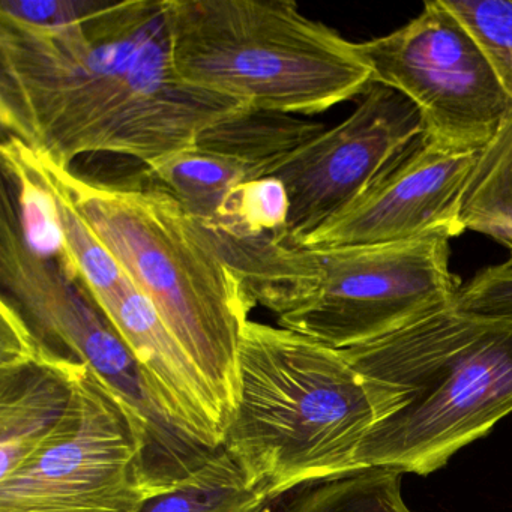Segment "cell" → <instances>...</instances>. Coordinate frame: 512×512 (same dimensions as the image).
Wrapping results in <instances>:
<instances>
[{"label": "cell", "instance_id": "6da1fadb", "mask_svg": "<svg viewBox=\"0 0 512 512\" xmlns=\"http://www.w3.org/2000/svg\"><path fill=\"white\" fill-rule=\"evenodd\" d=\"M250 110L176 76L166 0L95 2L56 26L0 14V122L58 166L113 154L148 167Z\"/></svg>", "mask_w": 512, "mask_h": 512}, {"label": "cell", "instance_id": "7a4b0ae2", "mask_svg": "<svg viewBox=\"0 0 512 512\" xmlns=\"http://www.w3.org/2000/svg\"><path fill=\"white\" fill-rule=\"evenodd\" d=\"M23 163L61 191L134 286L151 301L230 419L239 395V344L256 305L212 242L163 187L104 184L8 136Z\"/></svg>", "mask_w": 512, "mask_h": 512}, {"label": "cell", "instance_id": "3957f363", "mask_svg": "<svg viewBox=\"0 0 512 512\" xmlns=\"http://www.w3.org/2000/svg\"><path fill=\"white\" fill-rule=\"evenodd\" d=\"M370 389L377 422L359 469L430 475L512 413V317L451 307L341 350Z\"/></svg>", "mask_w": 512, "mask_h": 512}, {"label": "cell", "instance_id": "277c9868", "mask_svg": "<svg viewBox=\"0 0 512 512\" xmlns=\"http://www.w3.org/2000/svg\"><path fill=\"white\" fill-rule=\"evenodd\" d=\"M377 410L341 350L248 320L239 344V395L223 449L272 500L359 472Z\"/></svg>", "mask_w": 512, "mask_h": 512}, {"label": "cell", "instance_id": "5b68a950", "mask_svg": "<svg viewBox=\"0 0 512 512\" xmlns=\"http://www.w3.org/2000/svg\"><path fill=\"white\" fill-rule=\"evenodd\" d=\"M166 7L176 76L253 110L317 115L374 83L358 43L290 0H166Z\"/></svg>", "mask_w": 512, "mask_h": 512}, {"label": "cell", "instance_id": "8992f818", "mask_svg": "<svg viewBox=\"0 0 512 512\" xmlns=\"http://www.w3.org/2000/svg\"><path fill=\"white\" fill-rule=\"evenodd\" d=\"M448 235L397 244L310 248L275 244L259 280V302L278 326L347 350L401 331L454 305Z\"/></svg>", "mask_w": 512, "mask_h": 512}, {"label": "cell", "instance_id": "52a82bcc", "mask_svg": "<svg viewBox=\"0 0 512 512\" xmlns=\"http://www.w3.org/2000/svg\"><path fill=\"white\" fill-rule=\"evenodd\" d=\"M0 281L34 334L64 358L80 362L118 395L145 442L152 484L190 475L209 451L185 436L155 394L145 370L91 293L58 259L29 245L14 197L2 188Z\"/></svg>", "mask_w": 512, "mask_h": 512}, {"label": "cell", "instance_id": "ba28073f", "mask_svg": "<svg viewBox=\"0 0 512 512\" xmlns=\"http://www.w3.org/2000/svg\"><path fill=\"white\" fill-rule=\"evenodd\" d=\"M149 496L142 434L88 367L61 424L0 479V512H137Z\"/></svg>", "mask_w": 512, "mask_h": 512}, {"label": "cell", "instance_id": "9c48e42d", "mask_svg": "<svg viewBox=\"0 0 512 512\" xmlns=\"http://www.w3.org/2000/svg\"><path fill=\"white\" fill-rule=\"evenodd\" d=\"M358 47L374 83L409 98L425 139L443 148H484L512 113L496 68L445 0L427 2L403 28Z\"/></svg>", "mask_w": 512, "mask_h": 512}, {"label": "cell", "instance_id": "30bf717a", "mask_svg": "<svg viewBox=\"0 0 512 512\" xmlns=\"http://www.w3.org/2000/svg\"><path fill=\"white\" fill-rule=\"evenodd\" d=\"M415 104L373 83L358 109L284 157L271 175L289 196L286 229L274 238L298 245L373 187L422 136Z\"/></svg>", "mask_w": 512, "mask_h": 512}, {"label": "cell", "instance_id": "8fae6325", "mask_svg": "<svg viewBox=\"0 0 512 512\" xmlns=\"http://www.w3.org/2000/svg\"><path fill=\"white\" fill-rule=\"evenodd\" d=\"M479 149L443 148L424 134L361 197L293 247L397 244L466 232L461 203Z\"/></svg>", "mask_w": 512, "mask_h": 512}, {"label": "cell", "instance_id": "7c38bea8", "mask_svg": "<svg viewBox=\"0 0 512 512\" xmlns=\"http://www.w3.org/2000/svg\"><path fill=\"white\" fill-rule=\"evenodd\" d=\"M0 317V479H5L61 424L86 365L47 347L7 295L0 299Z\"/></svg>", "mask_w": 512, "mask_h": 512}, {"label": "cell", "instance_id": "4fadbf2b", "mask_svg": "<svg viewBox=\"0 0 512 512\" xmlns=\"http://www.w3.org/2000/svg\"><path fill=\"white\" fill-rule=\"evenodd\" d=\"M322 131L323 125L290 115L250 110L205 131L196 146L241 164L247 181H254L271 175L284 157Z\"/></svg>", "mask_w": 512, "mask_h": 512}, {"label": "cell", "instance_id": "5bb4252c", "mask_svg": "<svg viewBox=\"0 0 512 512\" xmlns=\"http://www.w3.org/2000/svg\"><path fill=\"white\" fill-rule=\"evenodd\" d=\"M272 503L221 448L187 478L145 499L137 512H271Z\"/></svg>", "mask_w": 512, "mask_h": 512}, {"label": "cell", "instance_id": "9a60e30c", "mask_svg": "<svg viewBox=\"0 0 512 512\" xmlns=\"http://www.w3.org/2000/svg\"><path fill=\"white\" fill-rule=\"evenodd\" d=\"M146 173L206 227L217 223L235 188L247 182L241 164L197 146L151 164Z\"/></svg>", "mask_w": 512, "mask_h": 512}, {"label": "cell", "instance_id": "2e32d148", "mask_svg": "<svg viewBox=\"0 0 512 512\" xmlns=\"http://www.w3.org/2000/svg\"><path fill=\"white\" fill-rule=\"evenodd\" d=\"M464 230L512 241V113L479 149L461 203Z\"/></svg>", "mask_w": 512, "mask_h": 512}, {"label": "cell", "instance_id": "e0dca14e", "mask_svg": "<svg viewBox=\"0 0 512 512\" xmlns=\"http://www.w3.org/2000/svg\"><path fill=\"white\" fill-rule=\"evenodd\" d=\"M403 475L391 467L359 470L310 488L287 512H413L401 493Z\"/></svg>", "mask_w": 512, "mask_h": 512}, {"label": "cell", "instance_id": "ac0fdd59", "mask_svg": "<svg viewBox=\"0 0 512 512\" xmlns=\"http://www.w3.org/2000/svg\"><path fill=\"white\" fill-rule=\"evenodd\" d=\"M4 142L14 151L7 139ZM14 154L17 155V152L14 151ZM32 176L46 188L47 193L52 197L53 205H55L56 220H58L62 238L61 262L64 263L67 271L77 278L91 295L109 292L118 287L125 280L127 274L122 271L115 257L101 244L97 235L89 229L88 224L80 217L79 212L74 209V206L68 202L67 197L61 191L56 190L55 187L47 184L34 173Z\"/></svg>", "mask_w": 512, "mask_h": 512}, {"label": "cell", "instance_id": "d6986e66", "mask_svg": "<svg viewBox=\"0 0 512 512\" xmlns=\"http://www.w3.org/2000/svg\"><path fill=\"white\" fill-rule=\"evenodd\" d=\"M289 208V196L280 179H254L235 188L217 223L208 229L233 238L280 236L286 229Z\"/></svg>", "mask_w": 512, "mask_h": 512}, {"label": "cell", "instance_id": "ffe728a7", "mask_svg": "<svg viewBox=\"0 0 512 512\" xmlns=\"http://www.w3.org/2000/svg\"><path fill=\"white\" fill-rule=\"evenodd\" d=\"M0 155L5 175L16 185L20 223L29 245L41 256L62 260V238L52 197L5 142Z\"/></svg>", "mask_w": 512, "mask_h": 512}, {"label": "cell", "instance_id": "44dd1931", "mask_svg": "<svg viewBox=\"0 0 512 512\" xmlns=\"http://www.w3.org/2000/svg\"><path fill=\"white\" fill-rule=\"evenodd\" d=\"M472 32L512 97V0H445Z\"/></svg>", "mask_w": 512, "mask_h": 512}, {"label": "cell", "instance_id": "7402d4cb", "mask_svg": "<svg viewBox=\"0 0 512 512\" xmlns=\"http://www.w3.org/2000/svg\"><path fill=\"white\" fill-rule=\"evenodd\" d=\"M454 308L479 316L512 317V262L491 266L463 284Z\"/></svg>", "mask_w": 512, "mask_h": 512}, {"label": "cell", "instance_id": "603a6c76", "mask_svg": "<svg viewBox=\"0 0 512 512\" xmlns=\"http://www.w3.org/2000/svg\"><path fill=\"white\" fill-rule=\"evenodd\" d=\"M92 0H2L0 14L38 26H56L73 22L91 10Z\"/></svg>", "mask_w": 512, "mask_h": 512}, {"label": "cell", "instance_id": "cb8c5ba5", "mask_svg": "<svg viewBox=\"0 0 512 512\" xmlns=\"http://www.w3.org/2000/svg\"><path fill=\"white\" fill-rule=\"evenodd\" d=\"M505 245H506V247L509 248V251H511V259H509V260H511V262H512V241L506 242Z\"/></svg>", "mask_w": 512, "mask_h": 512}]
</instances>
